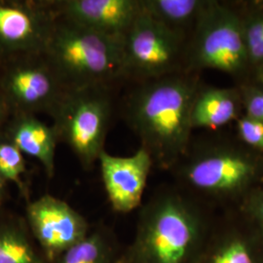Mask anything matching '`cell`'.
Wrapping results in <instances>:
<instances>
[{
    "mask_svg": "<svg viewBox=\"0 0 263 263\" xmlns=\"http://www.w3.org/2000/svg\"><path fill=\"white\" fill-rule=\"evenodd\" d=\"M124 39L57 18L42 53L66 90L122 79Z\"/></svg>",
    "mask_w": 263,
    "mask_h": 263,
    "instance_id": "4",
    "label": "cell"
},
{
    "mask_svg": "<svg viewBox=\"0 0 263 263\" xmlns=\"http://www.w3.org/2000/svg\"><path fill=\"white\" fill-rule=\"evenodd\" d=\"M121 256L112 231L99 226L52 263H120Z\"/></svg>",
    "mask_w": 263,
    "mask_h": 263,
    "instance_id": "18",
    "label": "cell"
},
{
    "mask_svg": "<svg viewBox=\"0 0 263 263\" xmlns=\"http://www.w3.org/2000/svg\"><path fill=\"white\" fill-rule=\"evenodd\" d=\"M6 181L0 177V211H1V207L3 205L4 199H5V193H6Z\"/></svg>",
    "mask_w": 263,
    "mask_h": 263,
    "instance_id": "25",
    "label": "cell"
},
{
    "mask_svg": "<svg viewBox=\"0 0 263 263\" xmlns=\"http://www.w3.org/2000/svg\"><path fill=\"white\" fill-rule=\"evenodd\" d=\"M55 20L47 1L0 0V57L42 54Z\"/></svg>",
    "mask_w": 263,
    "mask_h": 263,
    "instance_id": "10",
    "label": "cell"
},
{
    "mask_svg": "<svg viewBox=\"0 0 263 263\" xmlns=\"http://www.w3.org/2000/svg\"><path fill=\"white\" fill-rule=\"evenodd\" d=\"M262 184H263V181H262Z\"/></svg>",
    "mask_w": 263,
    "mask_h": 263,
    "instance_id": "26",
    "label": "cell"
},
{
    "mask_svg": "<svg viewBox=\"0 0 263 263\" xmlns=\"http://www.w3.org/2000/svg\"><path fill=\"white\" fill-rule=\"evenodd\" d=\"M200 86L194 73L181 72L138 83L129 95L126 121L157 168L171 171L186 154Z\"/></svg>",
    "mask_w": 263,
    "mask_h": 263,
    "instance_id": "1",
    "label": "cell"
},
{
    "mask_svg": "<svg viewBox=\"0 0 263 263\" xmlns=\"http://www.w3.org/2000/svg\"><path fill=\"white\" fill-rule=\"evenodd\" d=\"M0 92L12 114L53 115L66 89L42 54L8 61L0 77Z\"/></svg>",
    "mask_w": 263,
    "mask_h": 263,
    "instance_id": "8",
    "label": "cell"
},
{
    "mask_svg": "<svg viewBox=\"0 0 263 263\" xmlns=\"http://www.w3.org/2000/svg\"><path fill=\"white\" fill-rule=\"evenodd\" d=\"M171 171L177 186L199 203L228 210L262 184L263 154L240 141H216L189 147Z\"/></svg>",
    "mask_w": 263,
    "mask_h": 263,
    "instance_id": "3",
    "label": "cell"
},
{
    "mask_svg": "<svg viewBox=\"0 0 263 263\" xmlns=\"http://www.w3.org/2000/svg\"><path fill=\"white\" fill-rule=\"evenodd\" d=\"M208 0H141V9L165 27L189 39Z\"/></svg>",
    "mask_w": 263,
    "mask_h": 263,
    "instance_id": "17",
    "label": "cell"
},
{
    "mask_svg": "<svg viewBox=\"0 0 263 263\" xmlns=\"http://www.w3.org/2000/svg\"><path fill=\"white\" fill-rule=\"evenodd\" d=\"M247 8L239 14L242 21L245 46L251 68L263 64V9L256 6L254 1L243 4Z\"/></svg>",
    "mask_w": 263,
    "mask_h": 263,
    "instance_id": "19",
    "label": "cell"
},
{
    "mask_svg": "<svg viewBox=\"0 0 263 263\" xmlns=\"http://www.w3.org/2000/svg\"><path fill=\"white\" fill-rule=\"evenodd\" d=\"M12 115L9 105L7 104L5 98L0 92V131L4 127V125L8 121L10 116Z\"/></svg>",
    "mask_w": 263,
    "mask_h": 263,
    "instance_id": "24",
    "label": "cell"
},
{
    "mask_svg": "<svg viewBox=\"0 0 263 263\" xmlns=\"http://www.w3.org/2000/svg\"><path fill=\"white\" fill-rule=\"evenodd\" d=\"M98 162L108 201L113 211L128 214L142 205L151 169L149 153L140 147L131 156H114L104 151Z\"/></svg>",
    "mask_w": 263,
    "mask_h": 263,
    "instance_id": "11",
    "label": "cell"
},
{
    "mask_svg": "<svg viewBox=\"0 0 263 263\" xmlns=\"http://www.w3.org/2000/svg\"><path fill=\"white\" fill-rule=\"evenodd\" d=\"M26 172L25 155L13 142L0 134V177L6 183H13L28 202V189L24 180Z\"/></svg>",
    "mask_w": 263,
    "mask_h": 263,
    "instance_id": "20",
    "label": "cell"
},
{
    "mask_svg": "<svg viewBox=\"0 0 263 263\" xmlns=\"http://www.w3.org/2000/svg\"><path fill=\"white\" fill-rule=\"evenodd\" d=\"M188 38L141 9L124 39L123 79L137 83L186 72Z\"/></svg>",
    "mask_w": 263,
    "mask_h": 263,
    "instance_id": "7",
    "label": "cell"
},
{
    "mask_svg": "<svg viewBox=\"0 0 263 263\" xmlns=\"http://www.w3.org/2000/svg\"><path fill=\"white\" fill-rule=\"evenodd\" d=\"M54 16L115 37L125 38L141 14V0L47 1Z\"/></svg>",
    "mask_w": 263,
    "mask_h": 263,
    "instance_id": "12",
    "label": "cell"
},
{
    "mask_svg": "<svg viewBox=\"0 0 263 263\" xmlns=\"http://www.w3.org/2000/svg\"><path fill=\"white\" fill-rule=\"evenodd\" d=\"M234 209L263 242V184L251 190Z\"/></svg>",
    "mask_w": 263,
    "mask_h": 263,
    "instance_id": "21",
    "label": "cell"
},
{
    "mask_svg": "<svg viewBox=\"0 0 263 263\" xmlns=\"http://www.w3.org/2000/svg\"><path fill=\"white\" fill-rule=\"evenodd\" d=\"M112 104L109 86L66 90L51 116L59 141L65 142L85 170L104 151Z\"/></svg>",
    "mask_w": 263,
    "mask_h": 263,
    "instance_id": "6",
    "label": "cell"
},
{
    "mask_svg": "<svg viewBox=\"0 0 263 263\" xmlns=\"http://www.w3.org/2000/svg\"><path fill=\"white\" fill-rule=\"evenodd\" d=\"M213 218L177 185L161 187L141 205L136 234L120 263H197Z\"/></svg>",
    "mask_w": 263,
    "mask_h": 263,
    "instance_id": "2",
    "label": "cell"
},
{
    "mask_svg": "<svg viewBox=\"0 0 263 263\" xmlns=\"http://www.w3.org/2000/svg\"><path fill=\"white\" fill-rule=\"evenodd\" d=\"M197 263H263V242L235 209L214 217Z\"/></svg>",
    "mask_w": 263,
    "mask_h": 263,
    "instance_id": "13",
    "label": "cell"
},
{
    "mask_svg": "<svg viewBox=\"0 0 263 263\" xmlns=\"http://www.w3.org/2000/svg\"><path fill=\"white\" fill-rule=\"evenodd\" d=\"M0 263H48L25 217L0 213Z\"/></svg>",
    "mask_w": 263,
    "mask_h": 263,
    "instance_id": "16",
    "label": "cell"
},
{
    "mask_svg": "<svg viewBox=\"0 0 263 263\" xmlns=\"http://www.w3.org/2000/svg\"><path fill=\"white\" fill-rule=\"evenodd\" d=\"M243 114L239 88L200 86L195 97L191 124L194 129H217L235 122Z\"/></svg>",
    "mask_w": 263,
    "mask_h": 263,
    "instance_id": "15",
    "label": "cell"
},
{
    "mask_svg": "<svg viewBox=\"0 0 263 263\" xmlns=\"http://www.w3.org/2000/svg\"><path fill=\"white\" fill-rule=\"evenodd\" d=\"M25 219L48 263L84 239L92 228L84 216L66 201L50 194L29 200Z\"/></svg>",
    "mask_w": 263,
    "mask_h": 263,
    "instance_id": "9",
    "label": "cell"
},
{
    "mask_svg": "<svg viewBox=\"0 0 263 263\" xmlns=\"http://www.w3.org/2000/svg\"><path fill=\"white\" fill-rule=\"evenodd\" d=\"M250 68L238 10L209 0L188 39L186 72L213 69L241 76Z\"/></svg>",
    "mask_w": 263,
    "mask_h": 263,
    "instance_id": "5",
    "label": "cell"
},
{
    "mask_svg": "<svg viewBox=\"0 0 263 263\" xmlns=\"http://www.w3.org/2000/svg\"><path fill=\"white\" fill-rule=\"evenodd\" d=\"M243 114L263 123V87L254 83H244L239 87Z\"/></svg>",
    "mask_w": 263,
    "mask_h": 263,
    "instance_id": "23",
    "label": "cell"
},
{
    "mask_svg": "<svg viewBox=\"0 0 263 263\" xmlns=\"http://www.w3.org/2000/svg\"><path fill=\"white\" fill-rule=\"evenodd\" d=\"M0 134L13 142L24 155L37 160L47 178L54 177L59 139L53 125L49 126L36 115L16 113L10 116Z\"/></svg>",
    "mask_w": 263,
    "mask_h": 263,
    "instance_id": "14",
    "label": "cell"
},
{
    "mask_svg": "<svg viewBox=\"0 0 263 263\" xmlns=\"http://www.w3.org/2000/svg\"><path fill=\"white\" fill-rule=\"evenodd\" d=\"M235 125L239 141L250 149L263 154V123L242 114Z\"/></svg>",
    "mask_w": 263,
    "mask_h": 263,
    "instance_id": "22",
    "label": "cell"
}]
</instances>
